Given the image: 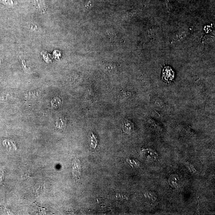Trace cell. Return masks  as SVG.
Returning <instances> with one entry per match:
<instances>
[{"mask_svg": "<svg viewBox=\"0 0 215 215\" xmlns=\"http://www.w3.org/2000/svg\"><path fill=\"white\" fill-rule=\"evenodd\" d=\"M0 3L7 6H13L17 4V2H14L12 0H0Z\"/></svg>", "mask_w": 215, "mask_h": 215, "instance_id": "obj_5", "label": "cell"}, {"mask_svg": "<svg viewBox=\"0 0 215 215\" xmlns=\"http://www.w3.org/2000/svg\"><path fill=\"white\" fill-rule=\"evenodd\" d=\"M200 204H199V198H198V205H197V209H196V211L195 212V214H200Z\"/></svg>", "mask_w": 215, "mask_h": 215, "instance_id": "obj_7", "label": "cell"}, {"mask_svg": "<svg viewBox=\"0 0 215 215\" xmlns=\"http://www.w3.org/2000/svg\"><path fill=\"white\" fill-rule=\"evenodd\" d=\"M62 103V100L59 98H55L51 101V105L52 107L58 108L59 107Z\"/></svg>", "mask_w": 215, "mask_h": 215, "instance_id": "obj_4", "label": "cell"}, {"mask_svg": "<svg viewBox=\"0 0 215 215\" xmlns=\"http://www.w3.org/2000/svg\"><path fill=\"white\" fill-rule=\"evenodd\" d=\"M186 165L188 168L189 170L192 172V173H196L197 172V170L193 166L188 162H186Z\"/></svg>", "mask_w": 215, "mask_h": 215, "instance_id": "obj_6", "label": "cell"}, {"mask_svg": "<svg viewBox=\"0 0 215 215\" xmlns=\"http://www.w3.org/2000/svg\"><path fill=\"white\" fill-rule=\"evenodd\" d=\"M66 125V121L62 118H59V119L57 120L56 123H55V126H56V128L59 130H60V131H63V130L65 129Z\"/></svg>", "mask_w": 215, "mask_h": 215, "instance_id": "obj_3", "label": "cell"}, {"mask_svg": "<svg viewBox=\"0 0 215 215\" xmlns=\"http://www.w3.org/2000/svg\"><path fill=\"white\" fill-rule=\"evenodd\" d=\"M175 72L169 66H166L163 68L162 74V80L166 83H170L175 78Z\"/></svg>", "mask_w": 215, "mask_h": 215, "instance_id": "obj_1", "label": "cell"}, {"mask_svg": "<svg viewBox=\"0 0 215 215\" xmlns=\"http://www.w3.org/2000/svg\"><path fill=\"white\" fill-rule=\"evenodd\" d=\"M123 129L125 132L131 133L134 129V125L131 121L127 120L123 124Z\"/></svg>", "mask_w": 215, "mask_h": 215, "instance_id": "obj_2", "label": "cell"}]
</instances>
